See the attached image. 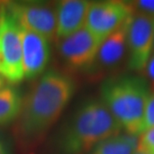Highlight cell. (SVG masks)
I'll return each mask as SVG.
<instances>
[{"mask_svg":"<svg viewBox=\"0 0 154 154\" xmlns=\"http://www.w3.org/2000/svg\"><path fill=\"white\" fill-rule=\"evenodd\" d=\"M154 46V18L142 14L133 15L127 35L128 67L140 72L146 68Z\"/></svg>","mask_w":154,"mask_h":154,"instance_id":"cell-8","label":"cell"},{"mask_svg":"<svg viewBox=\"0 0 154 154\" xmlns=\"http://www.w3.org/2000/svg\"><path fill=\"white\" fill-rule=\"evenodd\" d=\"M145 69H146V72H147V74H148V76L154 82V53H152L151 56H150Z\"/></svg>","mask_w":154,"mask_h":154,"instance_id":"cell-18","label":"cell"},{"mask_svg":"<svg viewBox=\"0 0 154 154\" xmlns=\"http://www.w3.org/2000/svg\"><path fill=\"white\" fill-rule=\"evenodd\" d=\"M132 17L103 40L98 50L94 67L111 69L121 62L124 55L127 53L128 28Z\"/></svg>","mask_w":154,"mask_h":154,"instance_id":"cell-11","label":"cell"},{"mask_svg":"<svg viewBox=\"0 0 154 154\" xmlns=\"http://www.w3.org/2000/svg\"><path fill=\"white\" fill-rule=\"evenodd\" d=\"M134 154H147V153H144V152H141V151H136Z\"/></svg>","mask_w":154,"mask_h":154,"instance_id":"cell-21","label":"cell"},{"mask_svg":"<svg viewBox=\"0 0 154 154\" xmlns=\"http://www.w3.org/2000/svg\"><path fill=\"white\" fill-rule=\"evenodd\" d=\"M122 130L101 99H88L73 112L56 138L57 154H89Z\"/></svg>","mask_w":154,"mask_h":154,"instance_id":"cell-2","label":"cell"},{"mask_svg":"<svg viewBox=\"0 0 154 154\" xmlns=\"http://www.w3.org/2000/svg\"><path fill=\"white\" fill-rule=\"evenodd\" d=\"M150 91L142 77L123 74L101 84L100 99L126 133H143V119Z\"/></svg>","mask_w":154,"mask_h":154,"instance_id":"cell-3","label":"cell"},{"mask_svg":"<svg viewBox=\"0 0 154 154\" xmlns=\"http://www.w3.org/2000/svg\"><path fill=\"white\" fill-rule=\"evenodd\" d=\"M154 127V93L150 94L147 101L143 119V132Z\"/></svg>","mask_w":154,"mask_h":154,"instance_id":"cell-16","label":"cell"},{"mask_svg":"<svg viewBox=\"0 0 154 154\" xmlns=\"http://www.w3.org/2000/svg\"><path fill=\"white\" fill-rule=\"evenodd\" d=\"M19 31L24 79H35L46 72L51 57L50 41L21 27Z\"/></svg>","mask_w":154,"mask_h":154,"instance_id":"cell-9","label":"cell"},{"mask_svg":"<svg viewBox=\"0 0 154 154\" xmlns=\"http://www.w3.org/2000/svg\"><path fill=\"white\" fill-rule=\"evenodd\" d=\"M1 11H2V3L0 2V18H1Z\"/></svg>","mask_w":154,"mask_h":154,"instance_id":"cell-20","label":"cell"},{"mask_svg":"<svg viewBox=\"0 0 154 154\" xmlns=\"http://www.w3.org/2000/svg\"><path fill=\"white\" fill-rule=\"evenodd\" d=\"M76 91L71 76L58 70H48L39 77L23 97L14 134L21 149L32 151L59 118Z\"/></svg>","mask_w":154,"mask_h":154,"instance_id":"cell-1","label":"cell"},{"mask_svg":"<svg viewBox=\"0 0 154 154\" xmlns=\"http://www.w3.org/2000/svg\"><path fill=\"white\" fill-rule=\"evenodd\" d=\"M20 27L2 3L0 18V75L11 84L24 79Z\"/></svg>","mask_w":154,"mask_h":154,"instance_id":"cell-4","label":"cell"},{"mask_svg":"<svg viewBox=\"0 0 154 154\" xmlns=\"http://www.w3.org/2000/svg\"><path fill=\"white\" fill-rule=\"evenodd\" d=\"M152 53H154V46H153V52H152Z\"/></svg>","mask_w":154,"mask_h":154,"instance_id":"cell-22","label":"cell"},{"mask_svg":"<svg viewBox=\"0 0 154 154\" xmlns=\"http://www.w3.org/2000/svg\"><path fill=\"white\" fill-rule=\"evenodd\" d=\"M0 154H11L7 140L1 133H0Z\"/></svg>","mask_w":154,"mask_h":154,"instance_id":"cell-17","label":"cell"},{"mask_svg":"<svg viewBox=\"0 0 154 154\" xmlns=\"http://www.w3.org/2000/svg\"><path fill=\"white\" fill-rule=\"evenodd\" d=\"M134 15L130 2L106 0L91 2L85 27L101 41Z\"/></svg>","mask_w":154,"mask_h":154,"instance_id":"cell-6","label":"cell"},{"mask_svg":"<svg viewBox=\"0 0 154 154\" xmlns=\"http://www.w3.org/2000/svg\"><path fill=\"white\" fill-rule=\"evenodd\" d=\"M58 42V52L73 71H86L94 67L101 41L84 26L74 34Z\"/></svg>","mask_w":154,"mask_h":154,"instance_id":"cell-7","label":"cell"},{"mask_svg":"<svg viewBox=\"0 0 154 154\" xmlns=\"http://www.w3.org/2000/svg\"><path fill=\"white\" fill-rule=\"evenodd\" d=\"M139 136L120 133L97 144L89 154H134L138 149Z\"/></svg>","mask_w":154,"mask_h":154,"instance_id":"cell-13","label":"cell"},{"mask_svg":"<svg viewBox=\"0 0 154 154\" xmlns=\"http://www.w3.org/2000/svg\"><path fill=\"white\" fill-rule=\"evenodd\" d=\"M22 101V93L14 86H6L0 91V127L16 121L21 111Z\"/></svg>","mask_w":154,"mask_h":154,"instance_id":"cell-12","label":"cell"},{"mask_svg":"<svg viewBox=\"0 0 154 154\" xmlns=\"http://www.w3.org/2000/svg\"><path fill=\"white\" fill-rule=\"evenodd\" d=\"M4 7L21 28L48 39L56 40L55 5L35 1H11Z\"/></svg>","mask_w":154,"mask_h":154,"instance_id":"cell-5","label":"cell"},{"mask_svg":"<svg viewBox=\"0 0 154 154\" xmlns=\"http://www.w3.org/2000/svg\"><path fill=\"white\" fill-rule=\"evenodd\" d=\"M130 3L135 14H142L154 18V0H137Z\"/></svg>","mask_w":154,"mask_h":154,"instance_id":"cell-15","label":"cell"},{"mask_svg":"<svg viewBox=\"0 0 154 154\" xmlns=\"http://www.w3.org/2000/svg\"><path fill=\"white\" fill-rule=\"evenodd\" d=\"M137 151L154 154V127L144 131L142 134L139 135Z\"/></svg>","mask_w":154,"mask_h":154,"instance_id":"cell-14","label":"cell"},{"mask_svg":"<svg viewBox=\"0 0 154 154\" xmlns=\"http://www.w3.org/2000/svg\"><path fill=\"white\" fill-rule=\"evenodd\" d=\"M6 82H7V81H6V80L3 78L1 75H0V91H1L3 88H5L6 86H7V85H6Z\"/></svg>","mask_w":154,"mask_h":154,"instance_id":"cell-19","label":"cell"},{"mask_svg":"<svg viewBox=\"0 0 154 154\" xmlns=\"http://www.w3.org/2000/svg\"><path fill=\"white\" fill-rule=\"evenodd\" d=\"M91 2L87 0H62L55 4L56 40L59 41L74 34L85 26Z\"/></svg>","mask_w":154,"mask_h":154,"instance_id":"cell-10","label":"cell"}]
</instances>
